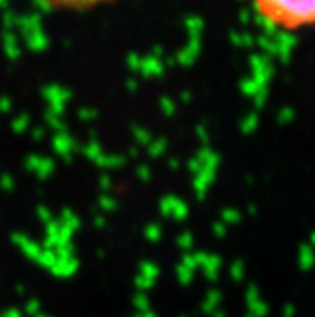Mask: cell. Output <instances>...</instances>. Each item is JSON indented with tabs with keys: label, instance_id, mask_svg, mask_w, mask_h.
Wrapping results in <instances>:
<instances>
[{
	"label": "cell",
	"instance_id": "cell-2",
	"mask_svg": "<svg viewBox=\"0 0 315 317\" xmlns=\"http://www.w3.org/2000/svg\"><path fill=\"white\" fill-rule=\"evenodd\" d=\"M46 2L63 10H90L99 6V4H105L108 0H46Z\"/></svg>",
	"mask_w": 315,
	"mask_h": 317
},
{
	"label": "cell",
	"instance_id": "cell-1",
	"mask_svg": "<svg viewBox=\"0 0 315 317\" xmlns=\"http://www.w3.org/2000/svg\"><path fill=\"white\" fill-rule=\"evenodd\" d=\"M258 19L277 33L315 29V0H253Z\"/></svg>",
	"mask_w": 315,
	"mask_h": 317
}]
</instances>
